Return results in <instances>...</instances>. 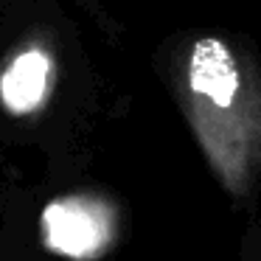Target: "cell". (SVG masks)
<instances>
[{
	"label": "cell",
	"instance_id": "6da1fadb",
	"mask_svg": "<svg viewBox=\"0 0 261 261\" xmlns=\"http://www.w3.org/2000/svg\"><path fill=\"white\" fill-rule=\"evenodd\" d=\"M42 242L65 258L85 261L98 255L113 236V216L90 197H62L42 211Z\"/></svg>",
	"mask_w": 261,
	"mask_h": 261
},
{
	"label": "cell",
	"instance_id": "7a4b0ae2",
	"mask_svg": "<svg viewBox=\"0 0 261 261\" xmlns=\"http://www.w3.org/2000/svg\"><path fill=\"white\" fill-rule=\"evenodd\" d=\"M54 85V59L42 48H25L0 76V101L12 115L37 113Z\"/></svg>",
	"mask_w": 261,
	"mask_h": 261
}]
</instances>
